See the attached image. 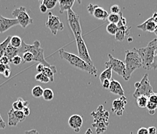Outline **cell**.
<instances>
[{"instance_id":"60d3db41","label":"cell","mask_w":157,"mask_h":134,"mask_svg":"<svg viewBox=\"0 0 157 134\" xmlns=\"http://www.w3.org/2000/svg\"><path fill=\"white\" fill-rule=\"evenodd\" d=\"M126 25H127V20H126V19L124 18V17H123V16H122L120 19V21H119L118 23L117 24V27H123V26Z\"/></svg>"},{"instance_id":"7402d4cb","label":"cell","mask_w":157,"mask_h":134,"mask_svg":"<svg viewBox=\"0 0 157 134\" xmlns=\"http://www.w3.org/2000/svg\"><path fill=\"white\" fill-rule=\"evenodd\" d=\"M30 105L28 101H25L22 98H19L16 102L13 103V109L17 111H23L25 107H27Z\"/></svg>"},{"instance_id":"277c9868","label":"cell","mask_w":157,"mask_h":134,"mask_svg":"<svg viewBox=\"0 0 157 134\" xmlns=\"http://www.w3.org/2000/svg\"><path fill=\"white\" fill-rule=\"evenodd\" d=\"M59 54H60L61 58L69 62L70 65L72 66L75 67L76 68L82 70V71H86L89 74L97 76V68H91L90 65H87L84 61H82L78 56L73 54L69 53V52L65 51L64 49H61L59 50Z\"/></svg>"},{"instance_id":"ffe728a7","label":"cell","mask_w":157,"mask_h":134,"mask_svg":"<svg viewBox=\"0 0 157 134\" xmlns=\"http://www.w3.org/2000/svg\"><path fill=\"white\" fill-rule=\"evenodd\" d=\"M74 3V0H59V13L62 14L65 11L71 9Z\"/></svg>"},{"instance_id":"681fc988","label":"cell","mask_w":157,"mask_h":134,"mask_svg":"<svg viewBox=\"0 0 157 134\" xmlns=\"http://www.w3.org/2000/svg\"><path fill=\"white\" fill-rule=\"evenodd\" d=\"M2 75H3V76L5 77V78H10V75H11V70H10V68H8V69L6 70L5 72H4Z\"/></svg>"},{"instance_id":"74e56055","label":"cell","mask_w":157,"mask_h":134,"mask_svg":"<svg viewBox=\"0 0 157 134\" xmlns=\"http://www.w3.org/2000/svg\"><path fill=\"white\" fill-rule=\"evenodd\" d=\"M149 102L154 103V104L157 105V93L153 92L150 96L149 97Z\"/></svg>"},{"instance_id":"cb8c5ba5","label":"cell","mask_w":157,"mask_h":134,"mask_svg":"<svg viewBox=\"0 0 157 134\" xmlns=\"http://www.w3.org/2000/svg\"><path fill=\"white\" fill-rule=\"evenodd\" d=\"M11 37H12V36H7L6 39L0 43V59H1V58L4 56V54H5L6 50L7 47H8L9 44H10Z\"/></svg>"},{"instance_id":"7c38bea8","label":"cell","mask_w":157,"mask_h":134,"mask_svg":"<svg viewBox=\"0 0 157 134\" xmlns=\"http://www.w3.org/2000/svg\"><path fill=\"white\" fill-rule=\"evenodd\" d=\"M87 10H88L89 13L94 16L97 20H106L109 15L107 10L100 7V6L94 5L92 3L89 4V6H87Z\"/></svg>"},{"instance_id":"ac0fdd59","label":"cell","mask_w":157,"mask_h":134,"mask_svg":"<svg viewBox=\"0 0 157 134\" xmlns=\"http://www.w3.org/2000/svg\"><path fill=\"white\" fill-rule=\"evenodd\" d=\"M132 29V27L128 26H123V27H117V31L115 35L116 40L119 42L124 41L125 36H128L130 33V30Z\"/></svg>"},{"instance_id":"f35d334b","label":"cell","mask_w":157,"mask_h":134,"mask_svg":"<svg viewBox=\"0 0 157 134\" xmlns=\"http://www.w3.org/2000/svg\"><path fill=\"white\" fill-rule=\"evenodd\" d=\"M0 64L6 65V66H10V60H9L6 57L3 56L1 59H0Z\"/></svg>"},{"instance_id":"9a60e30c","label":"cell","mask_w":157,"mask_h":134,"mask_svg":"<svg viewBox=\"0 0 157 134\" xmlns=\"http://www.w3.org/2000/svg\"><path fill=\"white\" fill-rule=\"evenodd\" d=\"M17 25H19V23L16 19L6 18L0 14V33H5Z\"/></svg>"},{"instance_id":"ee69618b","label":"cell","mask_w":157,"mask_h":134,"mask_svg":"<svg viewBox=\"0 0 157 134\" xmlns=\"http://www.w3.org/2000/svg\"><path fill=\"white\" fill-rule=\"evenodd\" d=\"M22 112L24 113V116H25L26 117H27V116H28L30 114V107H29V106H27V107H25L24 109H23V111H22Z\"/></svg>"},{"instance_id":"484cf974","label":"cell","mask_w":157,"mask_h":134,"mask_svg":"<svg viewBox=\"0 0 157 134\" xmlns=\"http://www.w3.org/2000/svg\"><path fill=\"white\" fill-rule=\"evenodd\" d=\"M123 16L122 13L121 12L119 14H113V13H110L108 15V17H107V20H108V22L110 23H114V24H117L118 22L120 21L121 17Z\"/></svg>"},{"instance_id":"7dc6e473","label":"cell","mask_w":157,"mask_h":134,"mask_svg":"<svg viewBox=\"0 0 157 134\" xmlns=\"http://www.w3.org/2000/svg\"><path fill=\"white\" fill-rule=\"evenodd\" d=\"M6 126V123L2 119V116H1V114H0V129H5Z\"/></svg>"},{"instance_id":"d590c367","label":"cell","mask_w":157,"mask_h":134,"mask_svg":"<svg viewBox=\"0 0 157 134\" xmlns=\"http://www.w3.org/2000/svg\"><path fill=\"white\" fill-rule=\"evenodd\" d=\"M11 63L13 64L14 65H19L21 63H23V60H22V58L20 55H17V56L14 57L13 58L12 61H11Z\"/></svg>"},{"instance_id":"4dcf8cb0","label":"cell","mask_w":157,"mask_h":134,"mask_svg":"<svg viewBox=\"0 0 157 134\" xmlns=\"http://www.w3.org/2000/svg\"><path fill=\"white\" fill-rule=\"evenodd\" d=\"M23 60V63H29L33 61V56L31 53L30 52H24L20 55Z\"/></svg>"},{"instance_id":"db71d44e","label":"cell","mask_w":157,"mask_h":134,"mask_svg":"<svg viewBox=\"0 0 157 134\" xmlns=\"http://www.w3.org/2000/svg\"><path fill=\"white\" fill-rule=\"evenodd\" d=\"M85 134H92V129H91L90 128H89V129L86 130V132Z\"/></svg>"},{"instance_id":"d4e9b609","label":"cell","mask_w":157,"mask_h":134,"mask_svg":"<svg viewBox=\"0 0 157 134\" xmlns=\"http://www.w3.org/2000/svg\"><path fill=\"white\" fill-rule=\"evenodd\" d=\"M22 43H23V40H22V39L20 38V36H12L11 40H10V44L12 47H13L20 49L22 46Z\"/></svg>"},{"instance_id":"3957f363","label":"cell","mask_w":157,"mask_h":134,"mask_svg":"<svg viewBox=\"0 0 157 134\" xmlns=\"http://www.w3.org/2000/svg\"><path fill=\"white\" fill-rule=\"evenodd\" d=\"M20 52H19V55H21L24 52H30L33 54V61H34L39 62V64H42L46 67H51V65L48 62L46 61L44 56V49L40 47V43L39 40H35L33 42V45H28L23 40L22 43L21 47L19 49Z\"/></svg>"},{"instance_id":"ba28073f","label":"cell","mask_w":157,"mask_h":134,"mask_svg":"<svg viewBox=\"0 0 157 134\" xmlns=\"http://www.w3.org/2000/svg\"><path fill=\"white\" fill-rule=\"evenodd\" d=\"M12 15L18 21L19 25L21 26L23 28H26L28 25L33 23V20L30 18L27 9L24 6H20L15 9L13 11Z\"/></svg>"},{"instance_id":"bcb514c9","label":"cell","mask_w":157,"mask_h":134,"mask_svg":"<svg viewBox=\"0 0 157 134\" xmlns=\"http://www.w3.org/2000/svg\"><path fill=\"white\" fill-rule=\"evenodd\" d=\"M148 132H149V134H156V128L155 126H151V127L148 128Z\"/></svg>"},{"instance_id":"52a82bcc","label":"cell","mask_w":157,"mask_h":134,"mask_svg":"<svg viewBox=\"0 0 157 134\" xmlns=\"http://www.w3.org/2000/svg\"><path fill=\"white\" fill-rule=\"evenodd\" d=\"M75 42H76L77 49H78V57H79L82 61H84L87 65H90L91 68H96V67L94 66V62H93L92 59H91L90 56L88 49H87L86 45L85 42H84L83 39H82V35L75 36Z\"/></svg>"},{"instance_id":"9f6ffc18","label":"cell","mask_w":157,"mask_h":134,"mask_svg":"<svg viewBox=\"0 0 157 134\" xmlns=\"http://www.w3.org/2000/svg\"><path fill=\"white\" fill-rule=\"evenodd\" d=\"M130 134H133V132H131Z\"/></svg>"},{"instance_id":"2e32d148","label":"cell","mask_w":157,"mask_h":134,"mask_svg":"<svg viewBox=\"0 0 157 134\" xmlns=\"http://www.w3.org/2000/svg\"><path fill=\"white\" fill-rule=\"evenodd\" d=\"M83 123L82 117L79 115H72L69 119V125L75 132H78L80 130Z\"/></svg>"},{"instance_id":"5bb4252c","label":"cell","mask_w":157,"mask_h":134,"mask_svg":"<svg viewBox=\"0 0 157 134\" xmlns=\"http://www.w3.org/2000/svg\"><path fill=\"white\" fill-rule=\"evenodd\" d=\"M8 125L10 126H17L20 122L25 120L26 116L22 111H17L11 109L8 113Z\"/></svg>"},{"instance_id":"f546056e","label":"cell","mask_w":157,"mask_h":134,"mask_svg":"<svg viewBox=\"0 0 157 134\" xmlns=\"http://www.w3.org/2000/svg\"><path fill=\"white\" fill-rule=\"evenodd\" d=\"M42 97L45 101H52L54 99V91L51 88H46L44 89L43 95Z\"/></svg>"},{"instance_id":"1f68e13d","label":"cell","mask_w":157,"mask_h":134,"mask_svg":"<svg viewBox=\"0 0 157 134\" xmlns=\"http://www.w3.org/2000/svg\"><path fill=\"white\" fill-rule=\"evenodd\" d=\"M58 2H59L57 0H43L41 3L45 6L48 9H52L55 8Z\"/></svg>"},{"instance_id":"f6af8a7d","label":"cell","mask_w":157,"mask_h":134,"mask_svg":"<svg viewBox=\"0 0 157 134\" xmlns=\"http://www.w3.org/2000/svg\"><path fill=\"white\" fill-rule=\"evenodd\" d=\"M137 134H149V132H148V129L146 128L142 127L138 130Z\"/></svg>"},{"instance_id":"b9f144b4","label":"cell","mask_w":157,"mask_h":134,"mask_svg":"<svg viewBox=\"0 0 157 134\" xmlns=\"http://www.w3.org/2000/svg\"><path fill=\"white\" fill-rule=\"evenodd\" d=\"M102 87L103 88H105V89H109L110 84V80H104L102 81Z\"/></svg>"},{"instance_id":"83f0119b","label":"cell","mask_w":157,"mask_h":134,"mask_svg":"<svg viewBox=\"0 0 157 134\" xmlns=\"http://www.w3.org/2000/svg\"><path fill=\"white\" fill-rule=\"evenodd\" d=\"M148 102H149V98L145 97V96H140V97H138L136 98V103H137V106L139 108H146L148 104Z\"/></svg>"},{"instance_id":"4316f807","label":"cell","mask_w":157,"mask_h":134,"mask_svg":"<svg viewBox=\"0 0 157 134\" xmlns=\"http://www.w3.org/2000/svg\"><path fill=\"white\" fill-rule=\"evenodd\" d=\"M112 79V70L110 68H107L104 70L100 75V80L102 82L104 80H111Z\"/></svg>"},{"instance_id":"ab89813d","label":"cell","mask_w":157,"mask_h":134,"mask_svg":"<svg viewBox=\"0 0 157 134\" xmlns=\"http://www.w3.org/2000/svg\"><path fill=\"white\" fill-rule=\"evenodd\" d=\"M151 69L157 70V48H156V50H155V56H154L153 62H152V67H151Z\"/></svg>"},{"instance_id":"11a10c76","label":"cell","mask_w":157,"mask_h":134,"mask_svg":"<svg viewBox=\"0 0 157 134\" xmlns=\"http://www.w3.org/2000/svg\"><path fill=\"white\" fill-rule=\"evenodd\" d=\"M154 33H155V34L157 36V27H156V28H155V31H154Z\"/></svg>"},{"instance_id":"d6a6232c","label":"cell","mask_w":157,"mask_h":134,"mask_svg":"<svg viewBox=\"0 0 157 134\" xmlns=\"http://www.w3.org/2000/svg\"><path fill=\"white\" fill-rule=\"evenodd\" d=\"M107 32L110 35H114L115 36L116 33L117 31V24H114V23H109L107 26Z\"/></svg>"},{"instance_id":"7a4b0ae2","label":"cell","mask_w":157,"mask_h":134,"mask_svg":"<svg viewBox=\"0 0 157 134\" xmlns=\"http://www.w3.org/2000/svg\"><path fill=\"white\" fill-rule=\"evenodd\" d=\"M91 116L94 117L93 126L96 129V132L101 134L105 132L109 125V112L104 109L102 105H100L96 111L91 113Z\"/></svg>"},{"instance_id":"7bdbcfd3","label":"cell","mask_w":157,"mask_h":134,"mask_svg":"<svg viewBox=\"0 0 157 134\" xmlns=\"http://www.w3.org/2000/svg\"><path fill=\"white\" fill-rule=\"evenodd\" d=\"M8 68H10V66H6V65H2V64H0V74H3L5 72V71Z\"/></svg>"},{"instance_id":"836d02e7","label":"cell","mask_w":157,"mask_h":134,"mask_svg":"<svg viewBox=\"0 0 157 134\" xmlns=\"http://www.w3.org/2000/svg\"><path fill=\"white\" fill-rule=\"evenodd\" d=\"M35 80L42 83H48L50 81L49 78L44 75L43 73H37V75H35Z\"/></svg>"},{"instance_id":"8fae6325","label":"cell","mask_w":157,"mask_h":134,"mask_svg":"<svg viewBox=\"0 0 157 134\" xmlns=\"http://www.w3.org/2000/svg\"><path fill=\"white\" fill-rule=\"evenodd\" d=\"M46 27L52 31V34L56 35L59 31L64 30V24L61 22L59 17L53 15L52 12L48 14V19L46 21Z\"/></svg>"},{"instance_id":"d6986e66","label":"cell","mask_w":157,"mask_h":134,"mask_svg":"<svg viewBox=\"0 0 157 134\" xmlns=\"http://www.w3.org/2000/svg\"><path fill=\"white\" fill-rule=\"evenodd\" d=\"M108 90L111 93H113L114 95H117L124 96V91L123 89V88H122L121 84L117 81L113 79V78L110 80V88H109Z\"/></svg>"},{"instance_id":"44dd1931","label":"cell","mask_w":157,"mask_h":134,"mask_svg":"<svg viewBox=\"0 0 157 134\" xmlns=\"http://www.w3.org/2000/svg\"><path fill=\"white\" fill-rule=\"evenodd\" d=\"M19 52H20V50H19L18 48H15L11 46L10 44H9V46L7 47L6 48V50L4 56L6 57V58L10 60V63H11V61H12L13 58L14 57L19 55Z\"/></svg>"},{"instance_id":"9c48e42d","label":"cell","mask_w":157,"mask_h":134,"mask_svg":"<svg viewBox=\"0 0 157 134\" xmlns=\"http://www.w3.org/2000/svg\"><path fill=\"white\" fill-rule=\"evenodd\" d=\"M109 61L105 63V66L107 68H110L112 71H114L118 75L124 78L125 75V65L121 60L114 58L110 54H108Z\"/></svg>"},{"instance_id":"603a6c76","label":"cell","mask_w":157,"mask_h":134,"mask_svg":"<svg viewBox=\"0 0 157 134\" xmlns=\"http://www.w3.org/2000/svg\"><path fill=\"white\" fill-rule=\"evenodd\" d=\"M57 72V69H56V67L52 66L51 68L49 67L44 66L43 71L41 73H43L44 75H45L46 77L49 78L51 82H53L54 81V74Z\"/></svg>"},{"instance_id":"8992f818","label":"cell","mask_w":157,"mask_h":134,"mask_svg":"<svg viewBox=\"0 0 157 134\" xmlns=\"http://www.w3.org/2000/svg\"><path fill=\"white\" fill-rule=\"evenodd\" d=\"M135 87L136 88V89L134 92L133 96L136 99L140 97V96H145V97L149 98V96L153 93L152 87L151 86L150 82H149L148 74H145L142 80L135 84Z\"/></svg>"},{"instance_id":"f5cc1de1","label":"cell","mask_w":157,"mask_h":134,"mask_svg":"<svg viewBox=\"0 0 157 134\" xmlns=\"http://www.w3.org/2000/svg\"><path fill=\"white\" fill-rule=\"evenodd\" d=\"M152 20H153L154 23H155V24L157 25V12H155V13H154L153 15H152Z\"/></svg>"},{"instance_id":"6da1fadb","label":"cell","mask_w":157,"mask_h":134,"mask_svg":"<svg viewBox=\"0 0 157 134\" xmlns=\"http://www.w3.org/2000/svg\"><path fill=\"white\" fill-rule=\"evenodd\" d=\"M157 48V38L153 39L152 41L149 43L147 47L139 49L134 48V50L138 53L142 60V68L144 69L150 70L152 67V62H153L155 52Z\"/></svg>"},{"instance_id":"8d00e7d4","label":"cell","mask_w":157,"mask_h":134,"mask_svg":"<svg viewBox=\"0 0 157 134\" xmlns=\"http://www.w3.org/2000/svg\"><path fill=\"white\" fill-rule=\"evenodd\" d=\"M110 13L113 14H119L121 13V9L119 6L117 5H113L110 7Z\"/></svg>"},{"instance_id":"4fadbf2b","label":"cell","mask_w":157,"mask_h":134,"mask_svg":"<svg viewBox=\"0 0 157 134\" xmlns=\"http://www.w3.org/2000/svg\"><path fill=\"white\" fill-rule=\"evenodd\" d=\"M128 103L127 98L125 96H121L119 99L114 100L112 103L111 111L117 115V116H121L124 113L125 106Z\"/></svg>"},{"instance_id":"30bf717a","label":"cell","mask_w":157,"mask_h":134,"mask_svg":"<svg viewBox=\"0 0 157 134\" xmlns=\"http://www.w3.org/2000/svg\"><path fill=\"white\" fill-rule=\"evenodd\" d=\"M67 15H68V22H69V27H70L74 36H76L82 35V29H81L78 16L72 9L67 11Z\"/></svg>"},{"instance_id":"c3c4849f","label":"cell","mask_w":157,"mask_h":134,"mask_svg":"<svg viewBox=\"0 0 157 134\" xmlns=\"http://www.w3.org/2000/svg\"><path fill=\"white\" fill-rule=\"evenodd\" d=\"M40 13H47V11H48L47 7L44 5V4L41 3L40 5Z\"/></svg>"},{"instance_id":"5b68a950","label":"cell","mask_w":157,"mask_h":134,"mask_svg":"<svg viewBox=\"0 0 157 134\" xmlns=\"http://www.w3.org/2000/svg\"><path fill=\"white\" fill-rule=\"evenodd\" d=\"M124 62L125 65V75L124 79L128 81L132 77V73L136 69L142 67V60L137 52L132 49L125 51V59Z\"/></svg>"},{"instance_id":"e575fe53","label":"cell","mask_w":157,"mask_h":134,"mask_svg":"<svg viewBox=\"0 0 157 134\" xmlns=\"http://www.w3.org/2000/svg\"><path fill=\"white\" fill-rule=\"evenodd\" d=\"M148 109V112H149V114L150 115H154L155 113V110L157 109V105L154 104V103L150 102H148L147 106H146Z\"/></svg>"},{"instance_id":"816d5d0a","label":"cell","mask_w":157,"mask_h":134,"mask_svg":"<svg viewBox=\"0 0 157 134\" xmlns=\"http://www.w3.org/2000/svg\"><path fill=\"white\" fill-rule=\"evenodd\" d=\"M25 134H40L38 132V131L36 130V129H31V130H29L25 132Z\"/></svg>"},{"instance_id":"e0dca14e","label":"cell","mask_w":157,"mask_h":134,"mask_svg":"<svg viewBox=\"0 0 157 134\" xmlns=\"http://www.w3.org/2000/svg\"><path fill=\"white\" fill-rule=\"evenodd\" d=\"M157 25L152 20V17L148 19L147 20H145L143 23L140 24L137 27V28L140 29L144 32H149V33H154L155 28H156Z\"/></svg>"},{"instance_id":"f907efd6","label":"cell","mask_w":157,"mask_h":134,"mask_svg":"<svg viewBox=\"0 0 157 134\" xmlns=\"http://www.w3.org/2000/svg\"><path fill=\"white\" fill-rule=\"evenodd\" d=\"M44 68V65H42V64H38V65H37V71L38 73H41Z\"/></svg>"},{"instance_id":"f1b7e54d","label":"cell","mask_w":157,"mask_h":134,"mask_svg":"<svg viewBox=\"0 0 157 134\" xmlns=\"http://www.w3.org/2000/svg\"><path fill=\"white\" fill-rule=\"evenodd\" d=\"M43 92H44V89L39 85H36V86L33 87L32 88V95L34 97V98H40L43 95Z\"/></svg>"}]
</instances>
